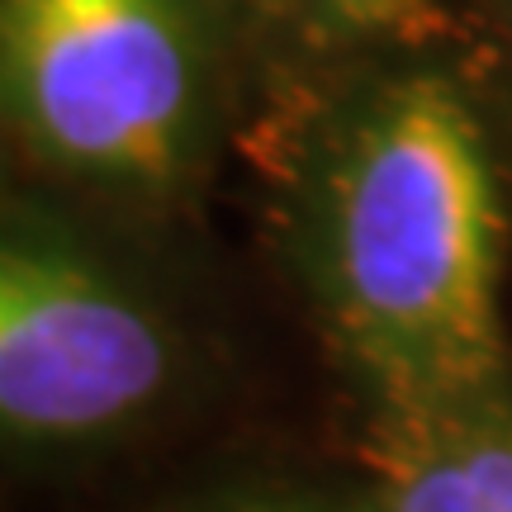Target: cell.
Returning a JSON list of instances; mask_svg holds the SVG:
<instances>
[{
  "instance_id": "cell-3",
  "label": "cell",
  "mask_w": 512,
  "mask_h": 512,
  "mask_svg": "<svg viewBox=\"0 0 512 512\" xmlns=\"http://www.w3.org/2000/svg\"><path fill=\"white\" fill-rule=\"evenodd\" d=\"M171 366L166 323L105 261L0 228V437H105L162 399Z\"/></svg>"
},
{
  "instance_id": "cell-2",
  "label": "cell",
  "mask_w": 512,
  "mask_h": 512,
  "mask_svg": "<svg viewBox=\"0 0 512 512\" xmlns=\"http://www.w3.org/2000/svg\"><path fill=\"white\" fill-rule=\"evenodd\" d=\"M0 91L72 176L157 190L204 119V38L185 0H0Z\"/></svg>"
},
{
  "instance_id": "cell-4",
  "label": "cell",
  "mask_w": 512,
  "mask_h": 512,
  "mask_svg": "<svg viewBox=\"0 0 512 512\" xmlns=\"http://www.w3.org/2000/svg\"><path fill=\"white\" fill-rule=\"evenodd\" d=\"M366 512H512V394L370 418Z\"/></svg>"
},
{
  "instance_id": "cell-6",
  "label": "cell",
  "mask_w": 512,
  "mask_h": 512,
  "mask_svg": "<svg viewBox=\"0 0 512 512\" xmlns=\"http://www.w3.org/2000/svg\"><path fill=\"white\" fill-rule=\"evenodd\" d=\"M247 512H323V508H304V503H290V508H247Z\"/></svg>"
},
{
  "instance_id": "cell-1",
  "label": "cell",
  "mask_w": 512,
  "mask_h": 512,
  "mask_svg": "<svg viewBox=\"0 0 512 512\" xmlns=\"http://www.w3.org/2000/svg\"><path fill=\"white\" fill-rule=\"evenodd\" d=\"M503 190L465 95L408 76L332 157L313 214V285L375 418L508 394Z\"/></svg>"
},
{
  "instance_id": "cell-5",
  "label": "cell",
  "mask_w": 512,
  "mask_h": 512,
  "mask_svg": "<svg viewBox=\"0 0 512 512\" xmlns=\"http://www.w3.org/2000/svg\"><path fill=\"white\" fill-rule=\"evenodd\" d=\"M304 5L342 29H394L418 19L432 0H304Z\"/></svg>"
}]
</instances>
